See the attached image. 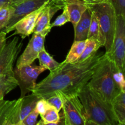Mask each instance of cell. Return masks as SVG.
<instances>
[{"mask_svg": "<svg viewBox=\"0 0 125 125\" xmlns=\"http://www.w3.org/2000/svg\"><path fill=\"white\" fill-rule=\"evenodd\" d=\"M37 125H67L65 122L64 116H63V112L60 114V120L57 123H44L42 120L37 122Z\"/></svg>", "mask_w": 125, "mask_h": 125, "instance_id": "obj_31", "label": "cell"}, {"mask_svg": "<svg viewBox=\"0 0 125 125\" xmlns=\"http://www.w3.org/2000/svg\"><path fill=\"white\" fill-rule=\"evenodd\" d=\"M85 111L86 120L100 125L118 124L112 104L104 101L95 91L85 85L78 94Z\"/></svg>", "mask_w": 125, "mask_h": 125, "instance_id": "obj_2", "label": "cell"}, {"mask_svg": "<svg viewBox=\"0 0 125 125\" xmlns=\"http://www.w3.org/2000/svg\"><path fill=\"white\" fill-rule=\"evenodd\" d=\"M11 0H0V6H2L4 5H10Z\"/></svg>", "mask_w": 125, "mask_h": 125, "instance_id": "obj_34", "label": "cell"}, {"mask_svg": "<svg viewBox=\"0 0 125 125\" xmlns=\"http://www.w3.org/2000/svg\"><path fill=\"white\" fill-rule=\"evenodd\" d=\"M85 125H100L97 124V123H95V122H92V121L87 120L86 121V123H85Z\"/></svg>", "mask_w": 125, "mask_h": 125, "instance_id": "obj_36", "label": "cell"}, {"mask_svg": "<svg viewBox=\"0 0 125 125\" xmlns=\"http://www.w3.org/2000/svg\"><path fill=\"white\" fill-rule=\"evenodd\" d=\"M21 102V98L13 101H0V125H13V120Z\"/></svg>", "mask_w": 125, "mask_h": 125, "instance_id": "obj_12", "label": "cell"}, {"mask_svg": "<svg viewBox=\"0 0 125 125\" xmlns=\"http://www.w3.org/2000/svg\"><path fill=\"white\" fill-rule=\"evenodd\" d=\"M52 0H23L14 4L10 5V15L9 19L3 29L6 34L11 32V29L17 21L29 13L39 9Z\"/></svg>", "mask_w": 125, "mask_h": 125, "instance_id": "obj_7", "label": "cell"}, {"mask_svg": "<svg viewBox=\"0 0 125 125\" xmlns=\"http://www.w3.org/2000/svg\"><path fill=\"white\" fill-rule=\"evenodd\" d=\"M111 104L118 123L125 125V92H121Z\"/></svg>", "mask_w": 125, "mask_h": 125, "instance_id": "obj_18", "label": "cell"}, {"mask_svg": "<svg viewBox=\"0 0 125 125\" xmlns=\"http://www.w3.org/2000/svg\"><path fill=\"white\" fill-rule=\"evenodd\" d=\"M63 12L61 15H59L54 21L51 23L52 28L55 26H61L64 25L68 22H70V16L68 10L65 7L63 9Z\"/></svg>", "mask_w": 125, "mask_h": 125, "instance_id": "obj_26", "label": "cell"}, {"mask_svg": "<svg viewBox=\"0 0 125 125\" xmlns=\"http://www.w3.org/2000/svg\"><path fill=\"white\" fill-rule=\"evenodd\" d=\"M50 105L46 101L45 99L40 98L37 103L36 106H35V109L37 111L39 114L40 115L43 114L50 107Z\"/></svg>", "mask_w": 125, "mask_h": 125, "instance_id": "obj_30", "label": "cell"}, {"mask_svg": "<svg viewBox=\"0 0 125 125\" xmlns=\"http://www.w3.org/2000/svg\"><path fill=\"white\" fill-rule=\"evenodd\" d=\"M63 100V114L67 125H85L86 118L83 104L78 95Z\"/></svg>", "mask_w": 125, "mask_h": 125, "instance_id": "obj_8", "label": "cell"}, {"mask_svg": "<svg viewBox=\"0 0 125 125\" xmlns=\"http://www.w3.org/2000/svg\"><path fill=\"white\" fill-rule=\"evenodd\" d=\"M40 117L44 123H56L59 121L60 114L56 109L50 106V108Z\"/></svg>", "mask_w": 125, "mask_h": 125, "instance_id": "obj_23", "label": "cell"}, {"mask_svg": "<svg viewBox=\"0 0 125 125\" xmlns=\"http://www.w3.org/2000/svg\"><path fill=\"white\" fill-rule=\"evenodd\" d=\"M39 114L35 108L28 115H27L23 120L16 125H37V118Z\"/></svg>", "mask_w": 125, "mask_h": 125, "instance_id": "obj_28", "label": "cell"}, {"mask_svg": "<svg viewBox=\"0 0 125 125\" xmlns=\"http://www.w3.org/2000/svg\"><path fill=\"white\" fill-rule=\"evenodd\" d=\"M101 46V44L98 40L87 39L86 44L84 51L82 53L81 56L77 60L76 62H81L95 55V54L97 53V51Z\"/></svg>", "mask_w": 125, "mask_h": 125, "instance_id": "obj_21", "label": "cell"}, {"mask_svg": "<svg viewBox=\"0 0 125 125\" xmlns=\"http://www.w3.org/2000/svg\"><path fill=\"white\" fill-rule=\"evenodd\" d=\"M21 98L20 106L13 120V125H16L23 120L27 115L34 110L40 98L32 93L31 95L25 96Z\"/></svg>", "mask_w": 125, "mask_h": 125, "instance_id": "obj_14", "label": "cell"}, {"mask_svg": "<svg viewBox=\"0 0 125 125\" xmlns=\"http://www.w3.org/2000/svg\"><path fill=\"white\" fill-rule=\"evenodd\" d=\"M50 2L45 5L42 8L37 20L33 33L46 37L51 31L52 29L51 19L53 17V15L51 10Z\"/></svg>", "mask_w": 125, "mask_h": 125, "instance_id": "obj_13", "label": "cell"}, {"mask_svg": "<svg viewBox=\"0 0 125 125\" xmlns=\"http://www.w3.org/2000/svg\"><path fill=\"white\" fill-rule=\"evenodd\" d=\"M85 4L97 17L100 29V43L106 48L105 53H108L113 43L117 25L114 8L109 1Z\"/></svg>", "mask_w": 125, "mask_h": 125, "instance_id": "obj_4", "label": "cell"}, {"mask_svg": "<svg viewBox=\"0 0 125 125\" xmlns=\"http://www.w3.org/2000/svg\"><path fill=\"white\" fill-rule=\"evenodd\" d=\"M84 1L85 4H91V3H96V2H102V0H82Z\"/></svg>", "mask_w": 125, "mask_h": 125, "instance_id": "obj_35", "label": "cell"}, {"mask_svg": "<svg viewBox=\"0 0 125 125\" xmlns=\"http://www.w3.org/2000/svg\"><path fill=\"white\" fill-rule=\"evenodd\" d=\"M37 59L39 61V65L48 70L50 72L54 70L59 65L60 63L55 61L52 56H51L45 48H43L39 53Z\"/></svg>", "mask_w": 125, "mask_h": 125, "instance_id": "obj_20", "label": "cell"}, {"mask_svg": "<svg viewBox=\"0 0 125 125\" xmlns=\"http://www.w3.org/2000/svg\"><path fill=\"white\" fill-rule=\"evenodd\" d=\"M65 7L67 8L69 14L70 22L72 23L74 28L87 7L82 0H66Z\"/></svg>", "mask_w": 125, "mask_h": 125, "instance_id": "obj_15", "label": "cell"}, {"mask_svg": "<svg viewBox=\"0 0 125 125\" xmlns=\"http://www.w3.org/2000/svg\"><path fill=\"white\" fill-rule=\"evenodd\" d=\"M46 100L50 106L53 107L59 112H60L61 110L62 109V106H63V100L61 96H58V95H53V96L46 99Z\"/></svg>", "mask_w": 125, "mask_h": 125, "instance_id": "obj_29", "label": "cell"}, {"mask_svg": "<svg viewBox=\"0 0 125 125\" xmlns=\"http://www.w3.org/2000/svg\"><path fill=\"white\" fill-rule=\"evenodd\" d=\"M106 56L117 69L124 73L125 68V16L117 17L114 39L111 50Z\"/></svg>", "mask_w": 125, "mask_h": 125, "instance_id": "obj_5", "label": "cell"}, {"mask_svg": "<svg viewBox=\"0 0 125 125\" xmlns=\"http://www.w3.org/2000/svg\"><path fill=\"white\" fill-rule=\"evenodd\" d=\"M66 0H52V2L61 9H63L65 7V1Z\"/></svg>", "mask_w": 125, "mask_h": 125, "instance_id": "obj_33", "label": "cell"}, {"mask_svg": "<svg viewBox=\"0 0 125 125\" xmlns=\"http://www.w3.org/2000/svg\"><path fill=\"white\" fill-rule=\"evenodd\" d=\"M86 40L81 41H74L64 62L67 63H74L81 56L85 48Z\"/></svg>", "mask_w": 125, "mask_h": 125, "instance_id": "obj_19", "label": "cell"}, {"mask_svg": "<svg viewBox=\"0 0 125 125\" xmlns=\"http://www.w3.org/2000/svg\"><path fill=\"white\" fill-rule=\"evenodd\" d=\"M1 7H2V6H0V9H1Z\"/></svg>", "mask_w": 125, "mask_h": 125, "instance_id": "obj_39", "label": "cell"}, {"mask_svg": "<svg viewBox=\"0 0 125 125\" xmlns=\"http://www.w3.org/2000/svg\"><path fill=\"white\" fill-rule=\"evenodd\" d=\"M43 6L29 13L17 21L11 29V31L13 30L15 31L14 34L12 35V36L15 35H19L22 39H24L33 33V30L35 27L37 20Z\"/></svg>", "mask_w": 125, "mask_h": 125, "instance_id": "obj_11", "label": "cell"}, {"mask_svg": "<svg viewBox=\"0 0 125 125\" xmlns=\"http://www.w3.org/2000/svg\"><path fill=\"white\" fill-rule=\"evenodd\" d=\"M18 86L13 71L6 73L0 76V101L4 99L5 95L11 90Z\"/></svg>", "mask_w": 125, "mask_h": 125, "instance_id": "obj_17", "label": "cell"}, {"mask_svg": "<svg viewBox=\"0 0 125 125\" xmlns=\"http://www.w3.org/2000/svg\"><path fill=\"white\" fill-rule=\"evenodd\" d=\"M10 15V5H4L0 9V31L6 27Z\"/></svg>", "mask_w": 125, "mask_h": 125, "instance_id": "obj_25", "label": "cell"}, {"mask_svg": "<svg viewBox=\"0 0 125 125\" xmlns=\"http://www.w3.org/2000/svg\"><path fill=\"white\" fill-rule=\"evenodd\" d=\"M45 37L40 34L33 33L26 48L17 60V68L32 64L35 60L37 59L40 51L45 48Z\"/></svg>", "mask_w": 125, "mask_h": 125, "instance_id": "obj_10", "label": "cell"}, {"mask_svg": "<svg viewBox=\"0 0 125 125\" xmlns=\"http://www.w3.org/2000/svg\"><path fill=\"white\" fill-rule=\"evenodd\" d=\"M103 54H95L81 62L60 63L57 68L41 82L35 84L32 90L40 98L47 99L58 95L62 99L78 95L91 78Z\"/></svg>", "mask_w": 125, "mask_h": 125, "instance_id": "obj_1", "label": "cell"}, {"mask_svg": "<svg viewBox=\"0 0 125 125\" xmlns=\"http://www.w3.org/2000/svg\"><path fill=\"white\" fill-rule=\"evenodd\" d=\"M109 1L112 3L117 16H125V0H102Z\"/></svg>", "mask_w": 125, "mask_h": 125, "instance_id": "obj_27", "label": "cell"}, {"mask_svg": "<svg viewBox=\"0 0 125 125\" xmlns=\"http://www.w3.org/2000/svg\"><path fill=\"white\" fill-rule=\"evenodd\" d=\"M111 68H112V77L115 83L119 87L122 92H125V80L124 73L118 70L115 67L113 62L111 61Z\"/></svg>", "mask_w": 125, "mask_h": 125, "instance_id": "obj_24", "label": "cell"}, {"mask_svg": "<svg viewBox=\"0 0 125 125\" xmlns=\"http://www.w3.org/2000/svg\"><path fill=\"white\" fill-rule=\"evenodd\" d=\"M23 1V0H11V4H14L18 3V2H21V1Z\"/></svg>", "mask_w": 125, "mask_h": 125, "instance_id": "obj_37", "label": "cell"}, {"mask_svg": "<svg viewBox=\"0 0 125 125\" xmlns=\"http://www.w3.org/2000/svg\"><path fill=\"white\" fill-rule=\"evenodd\" d=\"M87 85L110 103L122 92L114 80L111 61L105 54L103 55Z\"/></svg>", "mask_w": 125, "mask_h": 125, "instance_id": "obj_3", "label": "cell"}, {"mask_svg": "<svg viewBox=\"0 0 125 125\" xmlns=\"http://www.w3.org/2000/svg\"><path fill=\"white\" fill-rule=\"evenodd\" d=\"M87 39L96 40L100 43V29L98 20L96 16L92 12V18L88 32Z\"/></svg>", "mask_w": 125, "mask_h": 125, "instance_id": "obj_22", "label": "cell"}, {"mask_svg": "<svg viewBox=\"0 0 125 125\" xmlns=\"http://www.w3.org/2000/svg\"><path fill=\"white\" fill-rule=\"evenodd\" d=\"M23 43L15 37L5 46L0 52V76L13 70V66L21 51Z\"/></svg>", "mask_w": 125, "mask_h": 125, "instance_id": "obj_9", "label": "cell"}, {"mask_svg": "<svg viewBox=\"0 0 125 125\" xmlns=\"http://www.w3.org/2000/svg\"><path fill=\"white\" fill-rule=\"evenodd\" d=\"M6 33L4 32L3 31H0V52L5 45L7 43V38H6Z\"/></svg>", "mask_w": 125, "mask_h": 125, "instance_id": "obj_32", "label": "cell"}, {"mask_svg": "<svg viewBox=\"0 0 125 125\" xmlns=\"http://www.w3.org/2000/svg\"><path fill=\"white\" fill-rule=\"evenodd\" d=\"M121 125V124H120V123H118V124H117V125Z\"/></svg>", "mask_w": 125, "mask_h": 125, "instance_id": "obj_38", "label": "cell"}, {"mask_svg": "<svg viewBox=\"0 0 125 125\" xmlns=\"http://www.w3.org/2000/svg\"><path fill=\"white\" fill-rule=\"evenodd\" d=\"M92 18V12L89 8L84 11L74 29V41L85 40L87 39L88 32Z\"/></svg>", "mask_w": 125, "mask_h": 125, "instance_id": "obj_16", "label": "cell"}, {"mask_svg": "<svg viewBox=\"0 0 125 125\" xmlns=\"http://www.w3.org/2000/svg\"><path fill=\"white\" fill-rule=\"evenodd\" d=\"M46 70L45 68L40 65H29L21 68L16 67L13 70L15 79L20 88L21 97L26 96L31 92L36 84V80L42 73Z\"/></svg>", "mask_w": 125, "mask_h": 125, "instance_id": "obj_6", "label": "cell"}]
</instances>
